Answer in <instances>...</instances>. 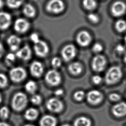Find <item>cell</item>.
Instances as JSON below:
<instances>
[{
    "instance_id": "obj_2",
    "label": "cell",
    "mask_w": 126,
    "mask_h": 126,
    "mask_svg": "<svg viewBox=\"0 0 126 126\" xmlns=\"http://www.w3.org/2000/svg\"><path fill=\"white\" fill-rule=\"evenodd\" d=\"M28 103L27 97L24 93L21 92L16 93L13 97L12 107L14 110L19 111L26 107Z\"/></svg>"
},
{
    "instance_id": "obj_32",
    "label": "cell",
    "mask_w": 126,
    "mask_h": 126,
    "mask_svg": "<svg viewBox=\"0 0 126 126\" xmlns=\"http://www.w3.org/2000/svg\"><path fill=\"white\" fill-rule=\"evenodd\" d=\"M8 79L4 74H0V88L5 87L7 86Z\"/></svg>"
},
{
    "instance_id": "obj_38",
    "label": "cell",
    "mask_w": 126,
    "mask_h": 126,
    "mask_svg": "<svg viewBox=\"0 0 126 126\" xmlns=\"http://www.w3.org/2000/svg\"><path fill=\"white\" fill-rule=\"evenodd\" d=\"M92 81L94 84L98 85L100 84L102 82V78L100 76L98 75H94L92 77Z\"/></svg>"
},
{
    "instance_id": "obj_21",
    "label": "cell",
    "mask_w": 126,
    "mask_h": 126,
    "mask_svg": "<svg viewBox=\"0 0 126 126\" xmlns=\"http://www.w3.org/2000/svg\"><path fill=\"white\" fill-rule=\"evenodd\" d=\"M68 70L70 74L74 75H78L82 70V65L80 63L75 62L70 63L68 67Z\"/></svg>"
},
{
    "instance_id": "obj_22",
    "label": "cell",
    "mask_w": 126,
    "mask_h": 126,
    "mask_svg": "<svg viewBox=\"0 0 126 126\" xmlns=\"http://www.w3.org/2000/svg\"><path fill=\"white\" fill-rule=\"evenodd\" d=\"M39 115V112L37 109L30 108L26 110L24 116L26 119L29 121H34L37 118Z\"/></svg>"
},
{
    "instance_id": "obj_33",
    "label": "cell",
    "mask_w": 126,
    "mask_h": 126,
    "mask_svg": "<svg viewBox=\"0 0 126 126\" xmlns=\"http://www.w3.org/2000/svg\"><path fill=\"white\" fill-rule=\"evenodd\" d=\"M88 18L89 21L93 23H96L99 21V17L98 15L90 13L88 15Z\"/></svg>"
},
{
    "instance_id": "obj_18",
    "label": "cell",
    "mask_w": 126,
    "mask_h": 126,
    "mask_svg": "<svg viewBox=\"0 0 126 126\" xmlns=\"http://www.w3.org/2000/svg\"><path fill=\"white\" fill-rule=\"evenodd\" d=\"M112 113L117 117H121L126 114V103L121 102L116 104L112 108Z\"/></svg>"
},
{
    "instance_id": "obj_28",
    "label": "cell",
    "mask_w": 126,
    "mask_h": 126,
    "mask_svg": "<svg viewBox=\"0 0 126 126\" xmlns=\"http://www.w3.org/2000/svg\"><path fill=\"white\" fill-rule=\"evenodd\" d=\"M16 54H14L12 53H10L7 54L5 58V61L7 64L8 65H11L13 64L16 61Z\"/></svg>"
},
{
    "instance_id": "obj_30",
    "label": "cell",
    "mask_w": 126,
    "mask_h": 126,
    "mask_svg": "<svg viewBox=\"0 0 126 126\" xmlns=\"http://www.w3.org/2000/svg\"><path fill=\"white\" fill-rule=\"evenodd\" d=\"M51 63L52 67L54 69H57L59 68L61 66L62 61L61 59L59 57H55L52 58L51 61Z\"/></svg>"
},
{
    "instance_id": "obj_47",
    "label": "cell",
    "mask_w": 126,
    "mask_h": 126,
    "mask_svg": "<svg viewBox=\"0 0 126 126\" xmlns=\"http://www.w3.org/2000/svg\"><path fill=\"white\" fill-rule=\"evenodd\" d=\"M62 126H70V125H69V124H63V125Z\"/></svg>"
},
{
    "instance_id": "obj_20",
    "label": "cell",
    "mask_w": 126,
    "mask_h": 126,
    "mask_svg": "<svg viewBox=\"0 0 126 126\" xmlns=\"http://www.w3.org/2000/svg\"><path fill=\"white\" fill-rule=\"evenodd\" d=\"M57 124L56 118L50 115L43 116L40 121V126H56Z\"/></svg>"
},
{
    "instance_id": "obj_40",
    "label": "cell",
    "mask_w": 126,
    "mask_h": 126,
    "mask_svg": "<svg viewBox=\"0 0 126 126\" xmlns=\"http://www.w3.org/2000/svg\"><path fill=\"white\" fill-rule=\"evenodd\" d=\"M5 52V49L3 45L0 42V59L4 55Z\"/></svg>"
},
{
    "instance_id": "obj_25",
    "label": "cell",
    "mask_w": 126,
    "mask_h": 126,
    "mask_svg": "<svg viewBox=\"0 0 126 126\" xmlns=\"http://www.w3.org/2000/svg\"><path fill=\"white\" fill-rule=\"evenodd\" d=\"M82 4L84 8L89 11L94 10L97 6V3L95 0H83Z\"/></svg>"
},
{
    "instance_id": "obj_19",
    "label": "cell",
    "mask_w": 126,
    "mask_h": 126,
    "mask_svg": "<svg viewBox=\"0 0 126 126\" xmlns=\"http://www.w3.org/2000/svg\"><path fill=\"white\" fill-rule=\"evenodd\" d=\"M23 13L27 17L33 18L36 15L37 11L35 7L33 5L28 3L25 4L23 6Z\"/></svg>"
},
{
    "instance_id": "obj_11",
    "label": "cell",
    "mask_w": 126,
    "mask_h": 126,
    "mask_svg": "<svg viewBox=\"0 0 126 126\" xmlns=\"http://www.w3.org/2000/svg\"><path fill=\"white\" fill-rule=\"evenodd\" d=\"M16 58L23 61H28L31 58L32 56L31 48L28 45L26 44L16 51Z\"/></svg>"
},
{
    "instance_id": "obj_8",
    "label": "cell",
    "mask_w": 126,
    "mask_h": 126,
    "mask_svg": "<svg viewBox=\"0 0 126 126\" xmlns=\"http://www.w3.org/2000/svg\"><path fill=\"white\" fill-rule=\"evenodd\" d=\"M76 48L73 45L69 44L63 47L61 51L63 60L66 62L73 59L76 55Z\"/></svg>"
},
{
    "instance_id": "obj_36",
    "label": "cell",
    "mask_w": 126,
    "mask_h": 126,
    "mask_svg": "<svg viewBox=\"0 0 126 126\" xmlns=\"http://www.w3.org/2000/svg\"><path fill=\"white\" fill-rule=\"evenodd\" d=\"M103 49V47L102 46L101 44L98 43H95L93 46V48H92L93 51L96 53H98L101 52Z\"/></svg>"
},
{
    "instance_id": "obj_1",
    "label": "cell",
    "mask_w": 126,
    "mask_h": 126,
    "mask_svg": "<svg viewBox=\"0 0 126 126\" xmlns=\"http://www.w3.org/2000/svg\"><path fill=\"white\" fill-rule=\"evenodd\" d=\"M122 77V71L119 67L114 66L108 70L105 77L107 84L112 85L118 82Z\"/></svg>"
},
{
    "instance_id": "obj_41",
    "label": "cell",
    "mask_w": 126,
    "mask_h": 126,
    "mask_svg": "<svg viewBox=\"0 0 126 126\" xmlns=\"http://www.w3.org/2000/svg\"><path fill=\"white\" fill-rule=\"evenodd\" d=\"M54 93L57 96H61L62 95H63V89H57V90H56Z\"/></svg>"
},
{
    "instance_id": "obj_46",
    "label": "cell",
    "mask_w": 126,
    "mask_h": 126,
    "mask_svg": "<svg viewBox=\"0 0 126 126\" xmlns=\"http://www.w3.org/2000/svg\"><path fill=\"white\" fill-rule=\"evenodd\" d=\"M2 101V97L1 94H0V103H1V102Z\"/></svg>"
},
{
    "instance_id": "obj_16",
    "label": "cell",
    "mask_w": 126,
    "mask_h": 126,
    "mask_svg": "<svg viewBox=\"0 0 126 126\" xmlns=\"http://www.w3.org/2000/svg\"><path fill=\"white\" fill-rule=\"evenodd\" d=\"M92 41V37L90 34L86 31H82L79 32L77 37V42L79 46L86 47L89 46Z\"/></svg>"
},
{
    "instance_id": "obj_14",
    "label": "cell",
    "mask_w": 126,
    "mask_h": 126,
    "mask_svg": "<svg viewBox=\"0 0 126 126\" xmlns=\"http://www.w3.org/2000/svg\"><path fill=\"white\" fill-rule=\"evenodd\" d=\"M7 44L11 51L15 52L20 48L22 40L20 37L15 35H12L7 38Z\"/></svg>"
},
{
    "instance_id": "obj_48",
    "label": "cell",
    "mask_w": 126,
    "mask_h": 126,
    "mask_svg": "<svg viewBox=\"0 0 126 126\" xmlns=\"http://www.w3.org/2000/svg\"><path fill=\"white\" fill-rule=\"evenodd\" d=\"M125 42L126 43V35L125 36Z\"/></svg>"
},
{
    "instance_id": "obj_45",
    "label": "cell",
    "mask_w": 126,
    "mask_h": 126,
    "mask_svg": "<svg viewBox=\"0 0 126 126\" xmlns=\"http://www.w3.org/2000/svg\"><path fill=\"white\" fill-rule=\"evenodd\" d=\"M35 126L33 125H32V124H26V125H25V126Z\"/></svg>"
},
{
    "instance_id": "obj_26",
    "label": "cell",
    "mask_w": 126,
    "mask_h": 126,
    "mask_svg": "<svg viewBox=\"0 0 126 126\" xmlns=\"http://www.w3.org/2000/svg\"><path fill=\"white\" fill-rule=\"evenodd\" d=\"M25 89L28 93L33 94L37 89V85L33 81H29L26 84Z\"/></svg>"
},
{
    "instance_id": "obj_3",
    "label": "cell",
    "mask_w": 126,
    "mask_h": 126,
    "mask_svg": "<svg viewBox=\"0 0 126 126\" xmlns=\"http://www.w3.org/2000/svg\"><path fill=\"white\" fill-rule=\"evenodd\" d=\"M65 4L62 0H49L46 6V11L51 14H58L65 10Z\"/></svg>"
},
{
    "instance_id": "obj_24",
    "label": "cell",
    "mask_w": 126,
    "mask_h": 126,
    "mask_svg": "<svg viewBox=\"0 0 126 126\" xmlns=\"http://www.w3.org/2000/svg\"><path fill=\"white\" fill-rule=\"evenodd\" d=\"M25 0H6L7 7L11 9L19 8L23 5Z\"/></svg>"
},
{
    "instance_id": "obj_12",
    "label": "cell",
    "mask_w": 126,
    "mask_h": 126,
    "mask_svg": "<svg viewBox=\"0 0 126 126\" xmlns=\"http://www.w3.org/2000/svg\"><path fill=\"white\" fill-rule=\"evenodd\" d=\"M87 100L92 105H97L102 102L103 98V94L97 90H93L89 91L86 96Z\"/></svg>"
},
{
    "instance_id": "obj_23",
    "label": "cell",
    "mask_w": 126,
    "mask_h": 126,
    "mask_svg": "<svg viewBox=\"0 0 126 126\" xmlns=\"http://www.w3.org/2000/svg\"><path fill=\"white\" fill-rule=\"evenodd\" d=\"M91 124L90 120L84 116L77 118L74 122V126H91Z\"/></svg>"
},
{
    "instance_id": "obj_34",
    "label": "cell",
    "mask_w": 126,
    "mask_h": 126,
    "mask_svg": "<svg viewBox=\"0 0 126 126\" xmlns=\"http://www.w3.org/2000/svg\"><path fill=\"white\" fill-rule=\"evenodd\" d=\"M31 101L32 103L38 105L41 103L42 98L40 95L39 94H34L32 97Z\"/></svg>"
},
{
    "instance_id": "obj_43",
    "label": "cell",
    "mask_w": 126,
    "mask_h": 126,
    "mask_svg": "<svg viewBox=\"0 0 126 126\" xmlns=\"http://www.w3.org/2000/svg\"><path fill=\"white\" fill-rule=\"evenodd\" d=\"M0 126H10L9 124L7 123L4 122H0Z\"/></svg>"
},
{
    "instance_id": "obj_42",
    "label": "cell",
    "mask_w": 126,
    "mask_h": 126,
    "mask_svg": "<svg viewBox=\"0 0 126 126\" xmlns=\"http://www.w3.org/2000/svg\"><path fill=\"white\" fill-rule=\"evenodd\" d=\"M4 6V2L3 0H0V9H1Z\"/></svg>"
},
{
    "instance_id": "obj_35",
    "label": "cell",
    "mask_w": 126,
    "mask_h": 126,
    "mask_svg": "<svg viewBox=\"0 0 126 126\" xmlns=\"http://www.w3.org/2000/svg\"><path fill=\"white\" fill-rule=\"evenodd\" d=\"M30 39L34 44L39 42L40 40V36L37 32H33L30 35Z\"/></svg>"
},
{
    "instance_id": "obj_9",
    "label": "cell",
    "mask_w": 126,
    "mask_h": 126,
    "mask_svg": "<svg viewBox=\"0 0 126 126\" xmlns=\"http://www.w3.org/2000/svg\"><path fill=\"white\" fill-rule=\"evenodd\" d=\"M106 65V60L104 56L97 55L93 58L92 66L93 70L96 72H100L103 70Z\"/></svg>"
},
{
    "instance_id": "obj_27",
    "label": "cell",
    "mask_w": 126,
    "mask_h": 126,
    "mask_svg": "<svg viewBox=\"0 0 126 126\" xmlns=\"http://www.w3.org/2000/svg\"><path fill=\"white\" fill-rule=\"evenodd\" d=\"M116 29L117 31L122 32L125 31L126 30V22L122 19H120L115 23Z\"/></svg>"
},
{
    "instance_id": "obj_37",
    "label": "cell",
    "mask_w": 126,
    "mask_h": 126,
    "mask_svg": "<svg viewBox=\"0 0 126 126\" xmlns=\"http://www.w3.org/2000/svg\"><path fill=\"white\" fill-rule=\"evenodd\" d=\"M109 98L110 100L114 102H117L120 100L121 98V95L116 93H112L109 95Z\"/></svg>"
},
{
    "instance_id": "obj_4",
    "label": "cell",
    "mask_w": 126,
    "mask_h": 126,
    "mask_svg": "<svg viewBox=\"0 0 126 126\" xmlns=\"http://www.w3.org/2000/svg\"><path fill=\"white\" fill-rule=\"evenodd\" d=\"M34 51L39 57L44 58L47 56L50 51V47L47 42L41 39L39 42L34 44Z\"/></svg>"
},
{
    "instance_id": "obj_6",
    "label": "cell",
    "mask_w": 126,
    "mask_h": 126,
    "mask_svg": "<svg viewBox=\"0 0 126 126\" xmlns=\"http://www.w3.org/2000/svg\"><path fill=\"white\" fill-rule=\"evenodd\" d=\"M45 79L46 82L51 86H58L61 82V76L56 70H51L47 73Z\"/></svg>"
},
{
    "instance_id": "obj_15",
    "label": "cell",
    "mask_w": 126,
    "mask_h": 126,
    "mask_svg": "<svg viewBox=\"0 0 126 126\" xmlns=\"http://www.w3.org/2000/svg\"><path fill=\"white\" fill-rule=\"evenodd\" d=\"M111 11L114 16H121L126 12V5L122 1H117L112 5Z\"/></svg>"
},
{
    "instance_id": "obj_10",
    "label": "cell",
    "mask_w": 126,
    "mask_h": 126,
    "mask_svg": "<svg viewBox=\"0 0 126 126\" xmlns=\"http://www.w3.org/2000/svg\"><path fill=\"white\" fill-rule=\"evenodd\" d=\"M46 107L48 110L54 113H59L63 110V105L59 99L53 98L49 99L46 103Z\"/></svg>"
},
{
    "instance_id": "obj_44",
    "label": "cell",
    "mask_w": 126,
    "mask_h": 126,
    "mask_svg": "<svg viewBox=\"0 0 126 126\" xmlns=\"http://www.w3.org/2000/svg\"><path fill=\"white\" fill-rule=\"evenodd\" d=\"M124 61L126 63V53L125 54V55H124Z\"/></svg>"
},
{
    "instance_id": "obj_31",
    "label": "cell",
    "mask_w": 126,
    "mask_h": 126,
    "mask_svg": "<svg viewBox=\"0 0 126 126\" xmlns=\"http://www.w3.org/2000/svg\"><path fill=\"white\" fill-rule=\"evenodd\" d=\"M85 96V93L84 91L79 90L76 92L74 93V99L77 101H81L83 100Z\"/></svg>"
},
{
    "instance_id": "obj_13",
    "label": "cell",
    "mask_w": 126,
    "mask_h": 126,
    "mask_svg": "<svg viewBox=\"0 0 126 126\" xmlns=\"http://www.w3.org/2000/svg\"><path fill=\"white\" fill-rule=\"evenodd\" d=\"M12 22V16L7 12H0V30H5L10 27Z\"/></svg>"
},
{
    "instance_id": "obj_39",
    "label": "cell",
    "mask_w": 126,
    "mask_h": 126,
    "mask_svg": "<svg viewBox=\"0 0 126 126\" xmlns=\"http://www.w3.org/2000/svg\"><path fill=\"white\" fill-rule=\"evenodd\" d=\"M116 51L119 53H122L124 52L125 50V49L123 46L121 45H119L116 47Z\"/></svg>"
},
{
    "instance_id": "obj_7",
    "label": "cell",
    "mask_w": 126,
    "mask_h": 126,
    "mask_svg": "<svg viewBox=\"0 0 126 126\" xmlns=\"http://www.w3.org/2000/svg\"><path fill=\"white\" fill-rule=\"evenodd\" d=\"M10 76L13 81L20 82L26 77V71L22 67H15L10 70Z\"/></svg>"
},
{
    "instance_id": "obj_29",
    "label": "cell",
    "mask_w": 126,
    "mask_h": 126,
    "mask_svg": "<svg viewBox=\"0 0 126 126\" xmlns=\"http://www.w3.org/2000/svg\"><path fill=\"white\" fill-rule=\"evenodd\" d=\"M9 114V110L7 107L4 106L0 109V116L2 119H7Z\"/></svg>"
},
{
    "instance_id": "obj_17",
    "label": "cell",
    "mask_w": 126,
    "mask_h": 126,
    "mask_svg": "<svg viewBox=\"0 0 126 126\" xmlns=\"http://www.w3.org/2000/svg\"><path fill=\"white\" fill-rule=\"evenodd\" d=\"M30 70L33 76L36 77H40L43 73V65L39 61H33L30 65Z\"/></svg>"
},
{
    "instance_id": "obj_5",
    "label": "cell",
    "mask_w": 126,
    "mask_h": 126,
    "mask_svg": "<svg viewBox=\"0 0 126 126\" xmlns=\"http://www.w3.org/2000/svg\"><path fill=\"white\" fill-rule=\"evenodd\" d=\"M31 23L27 19L23 18H19L16 19L14 24V30L19 34H25L29 30Z\"/></svg>"
}]
</instances>
